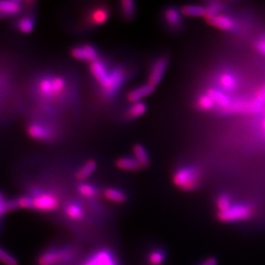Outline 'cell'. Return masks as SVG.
<instances>
[{
	"instance_id": "obj_41",
	"label": "cell",
	"mask_w": 265,
	"mask_h": 265,
	"mask_svg": "<svg viewBox=\"0 0 265 265\" xmlns=\"http://www.w3.org/2000/svg\"><path fill=\"white\" fill-rule=\"evenodd\" d=\"M4 17L3 16L1 15V14H0V19H1V18H3Z\"/></svg>"
},
{
	"instance_id": "obj_33",
	"label": "cell",
	"mask_w": 265,
	"mask_h": 265,
	"mask_svg": "<svg viewBox=\"0 0 265 265\" xmlns=\"http://www.w3.org/2000/svg\"><path fill=\"white\" fill-rule=\"evenodd\" d=\"M16 209L33 210V201L30 195H24L14 200Z\"/></svg>"
},
{
	"instance_id": "obj_18",
	"label": "cell",
	"mask_w": 265,
	"mask_h": 265,
	"mask_svg": "<svg viewBox=\"0 0 265 265\" xmlns=\"http://www.w3.org/2000/svg\"><path fill=\"white\" fill-rule=\"evenodd\" d=\"M167 261V252L163 247H153L146 255L148 265H164Z\"/></svg>"
},
{
	"instance_id": "obj_32",
	"label": "cell",
	"mask_w": 265,
	"mask_h": 265,
	"mask_svg": "<svg viewBox=\"0 0 265 265\" xmlns=\"http://www.w3.org/2000/svg\"><path fill=\"white\" fill-rule=\"evenodd\" d=\"M197 108L199 110L207 112V111L212 110L215 104H214V101L205 93V94L198 96L197 101Z\"/></svg>"
},
{
	"instance_id": "obj_11",
	"label": "cell",
	"mask_w": 265,
	"mask_h": 265,
	"mask_svg": "<svg viewBox=\"0 0 265 265\" xmlns=\"http://www.w3.org/2000/svg\"><path fill=\"white\" fill-rule=\"evenodd\" d=\"M28 135L35 140L48 142L54 139V131L51 127L42 123H31L27 128Z\"/></svg>"
},
{
	"instance_id": "obj_5",
	"label": "cell",
	"mask_w": 265,
	"mask_h": 265,
	"mask_svg": "<svg viewBox=\"0 0 265 265\" xmlns=\"http://www.w3.org/2000/svg\"><path fill=\"white\" fill-rule=\"evenodd\" d=\"M66 87V80L60 76H48L38 83V92L44 99H54L60 96Z\"/></svg>"
},
{
	"instance_id": "obj_7",
	"label": "cell",
	"mask_w": 265,
	"mask_h": 265,
	"mask_svg": "<svg viewBox=\"0 0 265 265\" xmlns=\"http://www.w3.org/2000/svg\"><path fill=\"white\" fill-rule=\"evenodd\" d=\"M81 265H119L115 254L109 248H99L93 251Z\"/></svg>"
},
{
	"instance_id": "obj_12",
	"label": "cell",
	"mask_w": 265,
	"mask_h": 265,
	"mask_svg": "<svg viewBox=\"0 0 265 265\" xmlns=\"http://www.w3.org/2000/svg\"><path fill=\"white\" fill-rule=\"evenodd\" d=\"M63 211H64L65 216L68 220L76 221V222L82 221L86 215L84 206L82 205V203L78 201H74V200L69 201L68 203H66L64 206Z\"/></svg>"
},
{
	"instance_id": "obj_31",
	"label": "cell",
	"mask_w": 265,
	"mask_h": 265,
	"mask_svg": "<svg viewBox=\"0 0 265 265\" xmlns=\"http://www.w3.org/2000/svg\"><path fill=\"white\" fill-rule=\"evenodd\" d=\"M233 202L232 196L228 193H220L214 200V206L216 209V213L226 210Z\"/></svg>"
},
{
	"instance_id": "obj_30",
	"label": "cell",
	"mask_w": 265,
	"mask_h": 265,
	"mask_svg": "<svg viewBox=\"0 0 265 265\" xmlns=\"http://www.w3.org/2000/svg\"><path fill=\"white\" fill-rule=\"evenodd\" d=\"M120 11L123 18L126 20H131L136 15V4L131 0H122L120 2Z\"/></svg>"
},
{
	"instance_id": "obj_19",
	"label": "cell",
	"mask_w": 265,
	"mask_h": 265,
	"mask_svg": "<svg viewBox=\"0 0 265 265\" xmlns=\"http://www.w3.org/2000/svg\"><path fill=\"white\" fill-rule=\"evenodd\" d=\"M22 4L13 0H0V14L3 17H13L21 12Z\"/></svg>"
},
{
	"instance_id": "obj_2",
	"label": "cell",
	"mask_w": 265,
	"mask_h": 265,
	"mask_svg": "<svg viewBox=\"0 0 265 265\" xmlns=\"http://www.w3.org/2000/svg\"><path fill=\"white\" fill-rule=\"evenodd\" d=\"M78 251L73 245L66 244L61 247L49 248L43 250L37 257L38 265H64L75 259Z\"/></svg>"
},
{
	"instance_id": "obj_36",
	"label": "cell",
	"mask_w": 265,
	"mask_h": 265,
	"mask_svg": "<svg viewBox=\"0 0 265 265\" xmlns=\"http://www.w3.org/2000/svg\"><path fill=\"white\" fill-rule=\"evenodd\" d=\"M13 209H16L14 200H3L0 202V219L3 218L6 214L12 212Z\"/></svg>"
},
{
	"instance_id": "obj_3",
	"label": "cell",
	"mask_w": 265,
	"mask_h": 265,
	"mask_svg": "<svg viewBox=\"0 0 265 265\" xmlns=\"http://www.w3.org/2000/svg\"><path fill=\"white\" fill-rule=\"evenodd\" d=\"M255 208L252 203L248 202H238L232 204L222 212L215 213L216 218L223 223H234L249 220L253 216Z\"/></svg>"
},
{
	"instance_id": "obj_35",
	"label": "cell",
	"mask_w": 265,
	"mask_h": 265,
	"mask_svg": "<svg viewBox=\"0 0 265 265\" xmlns=\"http://www.w3.org/2000/svg\"><path fill=\"white\" fill-rule=\"evenodd\" d=\"M206 7L205 19L212 18L214 16L220 14V12L223 8V5L220 2H209Z\"/></svg>"
},
{
	"instance_id": "obj_8",
	"label": "cell",
	"mask_w": 265,
	"mask_h": 265,
	"mask_svg": "<svg viewBox=\"0 0 265 265\" xmlns=\"http://www.w3.org/2000/svg\"><path fill=\"white\" fill-rule=\"evenodd\" d=\"M169 60L166 56H161L157 58L153 62L152 65L149 69V75H148V84L156 87L161 83L164 75L167 72L168 67Z\"/></svg>"
},
{
	"instance_id": "obj_27",
	"label": "cell",
	"mask_w": 265,
	"mask_h": 265,
	"mask_svg": "<svg viewBox=\"0 0 265 265\" xmlns=\"http://www.w3.org/2000/svg\"><path fill=\"white\" fill-rule=\"evenodd\" d=\"M36 26V20L32 16H24L19 18L16 23V28L18 29L21 33L30 34L33 31Z\"/></svg>"
},
{
	"instance_id": "obj_16",
	"label": "cell",
	"mask_w": 265,
	"mask_h": 265,
	"mask_svg": "<svg viewBox=\"0 0 265 265\" xmlns=\"http://www.w3.org/2000/svg\"><path fill=\"white\" fill-rule=\"evenodd\" d=\"M213 27L217 28L224 31H231L234 29V22L232 18L223 14H217L212 18L206 19Z\"/></svg>"
},
{
	"instance_id": "obj_20",
	"label": "cell",
	"mask_w": 265,
	"mask_h": 265,
	"mask_svg": "<svg viewBox=\"0 0 265 265\" xmlns=\"http://www.w3.org/2000/svg\"><path fill=\"white\" fill-rule=\"evenodd\" d=\"M103 196L107 201L117 204H122L128 200L127 194L118 188H106L103 191Z\"/></svg>"
},
{
	"instance_id": "obj_6",
	"label": "cell",
	"mask_w": 265,
	"mask_h": 265,
	"mask_svg": "<svg viewBox=\"0 0 265 265\" xmlns=\"http://www.w3.org/2000/svg\"><path fill=\"white\" fill-rule=\"evenodd\" d=\"M125 79V72L122 67L111 69L104 84L100 86V89L102 90V96L107 99L116 96L119 89L122 87Z\"/></svg>"
},
{
	"instance_id": "obj_28",
	"label": "cell",
	"mask_w": 265,
	"mask_h": 265,
	"mask_svg": "<svg viewBox=\"0 0 265 265\" xmlns=\"http://www.w3.org/2000/svg\"><path fill=\"white\" fill-rule=\"evenodd\" d=\"M147 112V105L143 102H135L125 112V117L130 120L138 119Z\"/></svg>"
},
{
	"instance_id": "obj_1",
	"label": "cell",
	"mask_w": 265,
	"mask_h": 265,
	"mask_svg": "<svg viewBox=\"0 0 265 265\" xmlns=\"http://www.w3.org/2000/svg\"><path fill=\"white\" fill-rule=\"evenodd\" d=\"M203 179V173L197 166H184L174 171L173 183L176 187L183 191H196L199 188Z\"/></svg>"
},
{
	"instance_id": "obj_25",
	"label": "cell",
	"mask_w": 265,
	"mask_h": 265,
	"mask_svg": "<svg viewBox=\"0 0 265 265\" xmlns=\"http://www.w3.org/2000/svg\"><path fill=\"white\" fill-rule=\"evenodd\" d=\"M181 14L191 18H205L206 7L202 5L190 4L182 6L180 9Z\"/></svg>"
},
{
	"instance_id": "obj_38",
	"label": "cell",
	"mask_w": 265,
	"mask_h": 265,
	"mask_svg": "<svg viewBox=\"0 0 265 265\" xmlns=\"http://www.w3.org/2000/svg\"><path fill=\"white\" fill-rule=\"evenodd\" d=\"M218 261L214 256H209L200 262L198 265H217Z\"/></svg>"
},
{
	"instance_id": "obj_17",
	"label": "cell",
	"mask_w": 265,
	"mask_h": 265,
	"mask_svg": "<svg viewBox=\"0 0 265 265\" xmlns=\"http://www.w3.org/2000/svg\"><path fill=\"white\" fill-rule=\"evenodd\" d=\"M115 166L119 169L127 171V172H138L141 169H143V167L134 158V156L119 157L115 161Z\"/></svg>"
},
{
	"instance_id": "obj_23",
	"label": "cell",
	"mask_w": 265,
	"mask_h": 265,
	"mask_svg": "<svg viewBox=\"0 0 265 265\" xmlns=\"http://www.w3.org/2000/svg\"><path fill=\"white\" fill-rule=\"evenodd\" d=\"M206 94L214 101V104L217 105L218 107L221 108V110L226 109L231 104L229 97L220 90L209 89V90H207Z\"/></svg>"
},
{
	"instance_id": "obj_40",
	"label": "cell",
	"mask_w": 265,
	"mask_h": 265,
	"mask_svg": "<svg viewBox=\"0 0 265 265\" xmlns=\"http://www.w3.org/2000/svg\"><path fill=\"white\" fill-rule=\"evenodd\" d=\"M262 128H263V131L265 133V119H263V122H262Z\"/></svg>"
},
{
	"instance_id": "obj_4",
	"label": "cell",
	"mask_w": 265,
	"mask_h": 265,
	"mask_svg": "<svg viewBox=\"0 0 265 265\" xmlns=\"http://www.w3.org/2000/svg\"><path fill=\"white\" fill-rule=\"evenodd\" d=\"M29 195L32 197L33 210L50 213L60 209V198L54 192L43 191L39 187H33Z\"/></svg>"
},
{
	"instance_id": "obj_9",
	"label": "cell",
	"mask_w": 265,
	"mask_h": 265,
	"mask_svg": "<svg viewBox=\"0 0 265 265\" xmlns=\"http://www.w3.org/2000/svg\"><path fill=\"white\" fill-rule=\"evenodd\" d=\"M110 17V11L107 6H96L85 15L84 23L90 28L100 27L107 23Z\"/></svg>"
},
{
	"instance_id": "obj_15",
	"label": "cell",
	"mask_w": 265,
	"mask_h": 265,
	"mask_svg": "<svg viewBox=\"0 0 265 265\" xmlns=\"http://www.w3.org/2000/svg\"><path fill=\"white\" fill-rule=\"evenodd\" d=\"M218 84L223 92H233L238 88V79L230 72H222L218 76Z\"/></svg>"
},
{
	"instance_id": "obj_14",
	"label": "cell",
	"mask_w": 265,
	"mask_h": 265,
	"mask_svg": "<svg viewBox=\"0 0 265 265\" xmlns=\"http://www.w3.org/2000/svg\"><path fill=\"white\" fill-rule=\"evenodd\" d=\"M154 91H155V87L147 83L145 84H142L140 86L136 87L133 90L129 91L126 99L131 103L142 102L143 99L152 95Z\"/></svg>"
},
{
	"instance_id": "obj_22",
	"label": "cell",
	"mask_w": 265,
	"mask_h": 265,
	"mask_svg": "<svg viewBox=\"0 0 265 265\" xmlns=\"http://www.w3.org/2000/svg\"><path fill=\"white\" fill-rule=\"evenodd\" d=\"M181 12L174 7H168L164 11L165 23L172 29H178L181 25Z\"/></svg>"
},
{
	"instance_id": "obj_29",
	"label": "cell",
	"mask_w": 265,
	"mask_h": 265,
	"mask_svg": "<svg viewBox=\"0 0 265 265\" xmlns=\"http://www.w3.org/2000/svg\"><path fill=\"white\" fill-rule=\"evenodd\" d=\"M264 104L265 84L260 88L259 90L256 91L253 101L248 102V112L254 113L256 111H258Z\"/></svg>"
},
{
	"instance_id": "obj_26",
	"label": "cell",
	"mask_w": 265,
	"mask_h": 265,
	"mask_svg": "<svg viewBox=\"0 0 265 265\" xmlns=\"http://www.w3.org/2000/svg\"><path fill=\"white\" fill-rule=\"evenodd\" d=\"M133 156L134 158L138 161V163L140 164L143 168H147L149 167L150 165V158H149V155L145 147L142 145V144H135L133 147Z\"/></svg>"
},
{
	"instance_id": "obj_34",
	"label": "cell",
	"mask_w": 265,
	"mask_h": 265,
	"mask_svg": "<svg viewBox=\"0 0 265 265\" xmlns=\"http://www.w3.org/2000/svg\"><path fill=\"white\" fill-rule=\"evenodd\" d=\"M0 262L3 265H19L18 258L2 247H0Z\"/></svg>"
},
{
	"instance_id": "obj_21",
	"label": "cell",
	"mask_w": 265,
	"mask_h": 265,
	"mask_svg": "<svg viewBox=\"0 0 265 265\" xmlns=\"http://www.w3.org/2000/svg\"><path fill=\"white\" fill-rule=\"evenodd\" d=\"M77 191L84 199L95 200L99 196L98 188L91 183L80 182L77 185Z\"/></svg>"
},
{
	"instance_id": "obj_39",
	"label": "cell",
	"mask_w": 265,
	"mask_h": 265,
	"mask_svg": "<svg viewBox=\"0 0 265 265\" xmlns=\"http://www.w3.org/2000/svg\"><path fill=\"white\" fill-rule=\"evenodd\" d=\"M3 200H5V197H4L3 193L0 191V202H2Z\"/></svg>"
},
{
	"instance_id": "obj_24",
	"label": "cell",
	"mask_w": 265,
	"mask_h": 265,
	"mask_svg": "<svg viewBox=\"0 0 265 265\" xmlns=\"http://www.w3.org/2000/svg\"><path fill=\"white\" fill-rule=\"evenodd\" d=\"M96 167H97L96 161L94 160H89L78 168V171L76 172L75 177L78 181L84 182L85 179L92 175L94 172L96 171Z\"/></svg>"
},
{
	"instance_id": "obj_37",
	"label": "cell",
	"mask_w": 265,
	"mask_h": 265,
	"mask_svg": "<svg viewBox=\"0 0 265 265\" xmlns=\"http://www.w3.org/2000/svg\"><path fill=\"white\" fill-rule=\"evenodd\" d=\"M254 47H255V49H256V51L265 56V36L261 37L260 39L257 40L255 42Z\"/></svg>"
},
{
	"instance_id": "obj_10",
	"label": "cell",
	"mask_w": 265,
	"mask_h": 265,
	"mask_svg": "<svg viewBox=\"0 0 265 265\" xmlns=\"http://www.w3.org/2000/svg\"><path fill=\"white\" fill-rule=\"evenodd\" d=\"M71 56L80 62L90 64L100 59L98 49L91 44H82L72 48Z\"/></svg>"
},
{
	"instance_id": "obj_13",
	"label": "cell",
	"mask_w": 265,
	"mask_h": 265,
	"mask_svg": "<svg viewBox=\"0 0 265 265\" xmlns=\"http://www.w3.org/2000/svg\"><path fill=\"white\" fill-rule=\"evenodd\" d=\"M110 70L106 62L101 59H98L95 62L90 64V74L92 75L93 78L96 80L99 87L104 84Z\"/></svg>"
}]
</instances>
